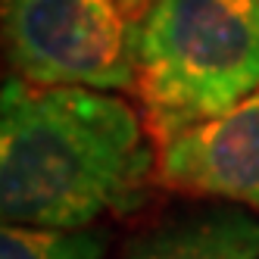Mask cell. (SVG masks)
Wrapping results in <instances>:
<instances>
[{"label": "cell", "instance_id": "obj_1", "mask_svg": "<svg viewBox=\"0 0 259 259\" xmlns=\"http://www.w3.org/2000/svg\"><path fill=\"white\" fill-rule=\"evenodd\" d=\"M144 119L94 88L4 84L0 212L4 225L91 228L128 209L150 175Z\"/></svg>", "mask_w": 259, "mask_h": 259}, {"label": "cell", "instance_id": "obj_2", "mask_svg": "<svg viewBox=\"0 0 259 259\" xmlns=\"http://www.w3.org/2000/svg\"><path fill=\"white\" fill-rule=\"evenodd\" d=\"M259 91V0H153L135 22V94L156 144Z\"/></svg>", "mask_w": 259, "mask_h": 259}, {"label": "cell", "instance_id": "obj_3", "mask_svg": "<svg viewBox=\"0 0 259 259\" xmlns=\"http://www.w3.org/2000/svg\"><path fill=\"white\" fill-rule=\"evenodd\" d=\"M16 78L41 88H135V19L119 0H4Z\"/></svg>", "mask_w": 259, "mask_h": 259}, {"label": "cell", "instance_id": "obj_4", "mask_svg": "<svg viewBox=\"0 0 259 259\" xmlns=\"http://www.w3.org/2000/svg\"><path fill=\"white\" fill-rule=\"evenodd\" d=\"M165 188L259 209V91L159 144Z\"/></svg>", "mask_w": 259, "mask_h": 259}, {"label": "cell", "instance_id": "obj_5", "mask_svg": "<svg viewBox=\"0 0 259 259\" xmlns=\"http://www.w3.org/2000/svg\"><path fill=\"white\" fill-rule=\"evenodd\" d=\"M125 259H259V215L240 206L184 212L138 237Z\"/></svg>", "mask_w": 259, "mask_h": 259}, {"label": "cell", "instance_id": "obj_6", "mask_svg": "<svg viewBox=\"0 0 259 259\" xmlns=\"http://www.w3.org/2000/svg\"><path fill=\"white\" fill-rule=\"evenodd\" d=\"M103 228H38L4 225L0 259H103Z\"/></svg>", "mask_w": 259, "mask_h": 259}, {"label": "cell", "instance_id": "obj_7", "mask_svg": "<svg viewBox=\"0 0 259 259\" xmlns=\"http://www.w3.org/2000/svg\"><path fill=\"white\" fill-rule=\"evenodd\" d=\"M119 4H122V10H125L128 16H132L135 22H138L141 16H144L147 10H150V4H153V0H119Z\"/></svg>", "mask_w": 259, "mask_h": 259}]
</instances>
